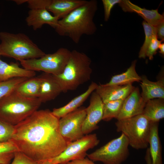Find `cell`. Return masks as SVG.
Instances as JSON below:
<instances>
[{
    "mask_svg": "<svg viewBox=\"0 0 164 164\" xmlns=\"http://www.w3.org/2000/svg\"><path fill=\"white\" fill-rule=\"evenodd\" d=\"M59 119L49 109L38 110L15 126L10 140L19 151L37 163L50 160L70 142L60 132Z\"/></svg>",
    "mask_w": 164,
    "mask_h": 164,
    "instance_id": "cell-1",
    "label": "cell"
},
{
    "mask_svg": "<svg viewBox=\"0 0 164 164\" xmlns=\"http://www.w3.org/2000/svg\"><path fill=\"white\" fill-rule=\"evenodd\" d=\"M97 9L95 0L87 1L64 17L59 19L55 29L60 36L69 37L75 43H79L83 35H91L97 28L93 19Z\"/></svg>",
    "mask_w": 164,
    "mask_h": 164,
    "instance_id": "cell-2",
    "label": "cell"
},
{
    "mask_svg": "<svg viewBox=\"0 0 164 164\" xmlns=\"http://www.w3.org/2000/svg\"><path fill=\"white\" fill-rule=\"evenodd\" d=\"M91 61L85 53L76 50L71 51L69 60L63 72L53 75L59 84L62 92L76 89L90 80L92 70Z\"/></svg>",
    "mask_w": 164,
    "mask_h": 164,
    "instance_id": "cell-3",
    "label": "cell"
},
{
    "mask_svg": "<svg viewBox=\"0 0 164 164\" xmlns=\"http://www.w3.org/2000/svg\"><path fill=\"white\" fill-rule=\"evenodd\" d=\"M42 103L38 98L27 97L15 90L0 100V119L16 125L38 110Z\"/></svg>",
    "mask_w": 164,
    "mask_h": 164,
    "instance_id": "cell-4",
    "label": "cell"
},
{
    "mask_svg": "<svg viewBox=\"0 0 164 164\" xmlns=\"http://www.w3.org/2000/svg\"><path fill=\"white\" fill-rule=\"evenodd\" d=\"M0 54L20 61L40 58L46 54L26 34L0 32Z\"/></svg>",
    "mask_w": 164,
    "mask_h": 164,
    "instance_id": "cell-5",
    "label": "cell"
},
{
    "mask_svg": "<svg viewBox=\"0 0 164 164\" xmlns=\"http://www.w3.org/2000/svg\"><path fill=\"white\" fill-rule=\"evenodd\" d=\"M116 131L127 138L129 145L138 150L148 148L151 122L143 114L117 120Z\"/></svg>",
    "mask_w": 164,
    "mask_h": 164,
    "instance_id": "cell-6",
    "label": "cell"
},
{
    "mask_svg": "<svg viewBox=\"0 0 164 164\" xmlns=\"http://www.w3.org/2000/svg\"><path fill=\"white\" fill-rule=\"evenodd\" d=\"M71 51L61 47L52 54H46L37 58L19 61L23 68L30 70L42 71L54 75L61 73L70 56Z\"/></svg>",
    "mask_w": 164,
    "mask_h": 164,
    "instance_id": "cell-7",
    "label": "cell"
},
{
    "mask_svg": "<svg viewBox=\"0 0 164 164\" xmlns=\"http://www.w3.org/2000/svg\"><path fill=\"white\" fill-rule=\"evenodd\" d=\"M129 146L127 138L121 133L119 137L87 155L94 162H100L104 164H121L129 156Z\"/></svg>",
    "mask_w": 164,
    "mask_h": 164,
    "instance_id": "cell-8",
    "label": "cell"
},
{
    "mask_svg": "<svg viewBox=\"0 0 164 164\" xmlns=\"http://www.w3.org/2000/svg\"><path fill=\"white\" fill-rule=\"evenodd\" d=\"M99 142L96 134L84 135L80 139L69 142L63 152L49 160L54 164H64L85 158L87 151L97 146Z\"/></svg>",
    "mask_w": 164,
    "mask_h": 164,
    "instance_id": "cell-9",
    "label": "cell"
},
{
    "mask_svg": "<svg viewBox=\"0 0 164 164\" xmlns=\"http://www.w3.org/2000/svg\"><path fill=\"white\" fill-rule=\"evenodd\" d=\"M86 108L80 107L60 118L59 127L60 132L68 142H71L84 135L82 126L86 116Z\"/></svg>",
    "mask_w": 164,
    "mask_h": 164,
    "instance_id": "cell-10",
    "label": "cell"
},
{
    "mask_svg": "<svg viewBox=\"0 0 164 164\" xmlns=\"http://www.w3.org/2000/svg\"><path fill=\"white\" fill-rule=\"evenodd\" d=\"M103 104L99 95L95 91H93L91 94L89 105L86 108V116L82 126L84 135L98 129L97 125L102 120Z\"/></svg>",
    "mask_w": 164,
    "mask_h": 164,
    "instance_id": "cell-11",
    "label": "cell"
},
{
    "mask_svg": "<svg viewBox=\"0 0 164 164\" xmlns=\"http://www.w3.org/2000/svg\"><path fill=\"white\" fill-rule=\"evenodd\" d=\"M146 103L142 99L138 87H135L124 100L117 120L142 114Z\"/></svg>",
    "mask_w": 164,
    "mask_h": 164,
    "instance_id": "cell-12",
    "label": "cell"
},
{
    "mask_svg": "<svg viewBox=\"0 0 164 164\" xmlns=\"http://www.w3.org/2000/svg\"><path fill=\"white\" fill-rule=\"evenodd\" d=\"M39 76L40 83L38 98L42 103L55 99L62 92L60 86L53 75L43 72Z\"/></svg>",
    "mask_w": 164,
    "mask_h": 164,
    "instance_id": "cell-13",
    "label": "cell"
},
{
    "mask_svg": "<svg viewBox=\"0 0 164 164\" xmlns=\"http://www.w3.org/2000/svg\"><path fill=\"white\" fill-rule=\"evenodd\" d=\"M132 84L125 85H98L95 91L101 98L103 103L125 99L134 89Z\"/></svg>",
    "mask_w": 164,
    "mask_h": 164,
    "instance_id": "cell-14",
    "label": "cell"
},
{
    "mask_svg": "<svg viewBox=\"0 0 164 164\" xmlns=\"http://www.w3.org/2000/svg\"><path fill=\"white\" fill-rule=\"evenodd\" d=\"M119 5L125 12H134L142 17L144 21L151 25L157 27L161 23L164 21V14H160L158 9L148 10L142 8L132 3L129 0H121Z\"/></svg>",
    "mask_w": 164,
    "mask_h": 164,
    "instance_id": "cell-15",
    "label": "cell"
},
{
    "mask_svg": "<svg viewBox=\"0 0 164 164\" xmlns=\"http://www.w3.org/2000/svg\"><path fill=\"white\" fill-rule=\"evenodd\" d=\"M59 20L46 9L43 8L30 9L26 20L27 25L32 27L34 30L41 28L45 24L49 25L55 29Z\"/></svg>",
    "mask_w": 164,
    "mask_h": 164,
    "instance_id": "cell-16",
    "label": "cell"
},
{
    "mask_svg": "<svg viewBox=\"0 0 164 164\" xmlns=\"http://www.w3.org/2000/svg\"><path fill=\"white\" fill-rule=\"evenodd\" d=\"M141 77L140 86L142 92L141 94L142 99L146 102L155 98L164 99V77L162 76L155 82L149 80L145 75Z\"/></svg>",
    "mask_w": 164,
    "mask_h": 164,
    "instance_id": "cell-17",
    "label": "cell"
},
{
    "mask_svg": "<svg viewBox=\"0 0 164 164\" xmlns=\"http://www.w3.org/2000/svg\"><path fill=\"white\" fill-rule=\"evenodd\" d=\"M85 0H51L46 9L59 20L84 4Z\"/></svg>",
    "mask_w": 164,
    "mask_h": 164,
    "instance_id": "cell-18",
    "label": "cell"
},
{
    "mask_svg": "<svg viewBox=\"0 0 164 164\" xmlns=\"http://www.w3.org/2000/svg\"><path fill=\"white\" fill-rule=\"evenodd\" d=\"M36 74L35 71L21 67L17 63L9 64L0 59V82L16 77L30 78Z\"/></svg>",
    "mask_w": 164,
    "mask_h": 164,
    "instance_id": "cell-19",
    "label": "cell"
},
{
    "mask_svg": "<svg viewBox=\"0 0 164 164\" xmlns=\"http://www.w3.org/2000/svg\"><path fill=\"white\" fill-rule=\"evenodd\" d=\"M98 85L92 82L87 90L84 93L72 99L65 105L54 108L52 111L53 114L59 119L80 107L91 94L95 91Z\"/></svg>",
    "mask_w": 164,
    "mask_h": 164,
    "instance_id": "cell-20",
    "label": "cell"
},
{
    "mask_svg": "<svg viewBox=\"0 0 164 164\" xmlns=\"http://www.w3.org/2000/svg\"><path fill=\"white\" fill-rule=\"evenodd\" d=\"M149 143L152 164H163L162 147L159 134V122H151Z\"/></svg>",
    "mask_w": 164,
    "mask_h": 164,
    "instance_id": "cell-21",
    "label": "cell"
},
{
    "mask_svg": "<svg viewBox=\"0 0 164 164\" xmlns=\"http://www.w3.org/2000/svg\"><path fill=\"white\" fill-rule=\"evenodd\" d=\"M142 114L150 122H159L164 118V99L155 98L148 101Z\"/></svg>",
    "mask_w": 164,
    "mask_h": 164,
    "instance_id": "cell-22",
    "label": "cell"
},
{
    "mask_svg": "<svg viewBox=\"0 0 164 164\" xmlns=\"http://www.w3.org/2000/svg\"><path fill=\"white\" fill-rule=\"evenodd\" d=\"M136 60L133 61L127 70L122 73L112 77L105 85H125L132 84L135 82L141 81V77L138 75L135 70Z\"/></svg>",
    "mask_w": 164,
    "mask_h": 164,
    "instance_id": "cell-23",
    "label": "cell"
},
{
    "mask_svg": "<svg viewBox=\"0 0 164 164\" xmlns=\"http://www.w3.org/2000/svg\"><path fill=\"white\" fill-rule=\"evenodd\" d=\"M40 83L39 76L29 78L20 84L15 91L25 96L38 98Z\"/></svg>",
    "mask_w": 164,
    "mask_h": 164,
    "instance_id": "cell-24",
    "label": "cell"
},
{
    "mask_svg": "<svg viewBox=\"0 0 164 164\" xmlns=\"http://www.w3.org/2000/svg\"><path fill=\"white\" fill-rule=\"evenodd\" d=\"M124 100L111 101L104 103L102 120L109 121L114 118L117 119Z\"/></svg>",
    "mask_w": 164,
    "mask_h": 164,
    "instance_id": "cell-25",
    "label": "cell"
},
{
    "mask_svg": "<svg viewBox=\"0 0 164 164\" xmlns=\"http://www.w3.org/2000/svg\"><path fill=\"white\" fill-rule=\"evenodd\" d=\"M18 151L16 147L11 140L0 142V164H10Z\"/></svg>",
    "mask_w": 164,
    "mask_h": 164,
    "instance_id": "cell-26",
    "label": "cell"
},
{
    "mask_svg": "<svg viewBox=\"0 0 164 164\" xmlns=\"http://www.w3.org/2000/svg\"><path fill=\"white\" fill-rule=\"evenodd\" d=\"M142 25L145 32V38L139 53L138 57L140 58L145 59L146 56L147 50L152 37L157 35V28L151 25L144 20L143 21Z\"/></svg>",
    "mask_w": 164,
    "mask_h": 164,
    "instance_id": "cell-27",
    "label": "cell"
},
{
    "mask_svg": "<svg viewBox=\"0 0 164 164\" xmlns=\"http://www.w3.org/2000/svg\"><path fill=\"white\" fill-rule=\"evenodd\" d=\"M29 78L16 77L6 81L0 82V100L15 90L22 83Z\"/></svg>",
    "mask_w": 164,
    "mask_h": 164,
    "instance_id": "cell-28",
    "label": "cell"
},
{
    "mask_svg": "<svg viewBox=\"0 0 164 164\" xmlns=\"http://www.w3.org/2000/svg\"><path fill=\"white\" fill-rule=\"evenodd\" d=\"M15 126L0 119V142H8L12 138Z\"/></svg>",
    "mask_w": 164,
    "mask_h": 164,
    "instance_id": "cell-29",
    "label": "cell"
},
{
    "mask_svg": "<svg viewBox=\"0 0 164 164\" xmlns=\"http://www.w3.org/2000/svg\"><path fill=\"white\" fill-rule=\"evenodd\" d=\"M162 41L158 40L157 35L152 37L146 53V56L148 57L150 60H152L153 59V56L156 53Z\"/></svg>",
    "mask_w": 164,
    "mask_h": 164,
    "instance_id": "cell-30",
    "label": "cell"
},
{
    "mask_svg": "<svg viewBox=\"0 0 164 164\" xmlns=\"http://www.w3.org/2000/svg\"><path fill=\"white\" fill-rule=\"evenodd\" d=\"M21 152L18 151L15 154L11 164H38Z\"/></svg>",
    "mask_w": 164,
    "mask_h": 164,
    "instance_id": "cell-31",
    "label": "cell"
},
{
    "mask_svg": "<svg viewBox=\"0 0 164 164\" xmlns=\"http://www.w3.org/2000/svg\"><path fill=\"white\" fill-rule=\"evenodd\" d=\"M121 0H102L104 10V20L107 21L110 17L111 11L114 6L119 3Z\"/></svg>",
    "mask_w": 164,
    "mask_h": 164,
    "instance_id": "cell-32",
    "label": "cell"
},
{
    "mask_svg": "<svg viewBox=\"0 0 164 164\" xmlns=\"http://www.w3.org/2000/svg\"><path fill=\"white\" fill-rule=\"evenodd\" d=\"M51 0H27L26 2L28 4L30 9H46L49 5Z\"/></svg>",
    "mask_w": 164,
    "mask_h": 164,
    "instance_id": "cell-33",
    "label": "cell"
},
{
    "mask_svg": "<svg viewBox=\"0 0 164 164\" xmlns=\"http://www.w3.org/2000/svg\"><path fill=\"white\" fill-rule=\"evenodd\" d=\"M64 164H96L88 158H84L70 161Z\"/></svg>",
    "mask_w": 164,
    "mask_h": 164,
    "instance_id": "cell-34",
    "label": "cell"
},
{
    "mask_svg": "<svg viewBox=\"0 0 164 164\" xmlns=\"http://www.w3.org/2000/svg\"><path fill=\"white\" fill-rule=\"evenodd\" d=\"M157 28V37L163 41L164 39V21L161 23Z\"/></svg>",
    "mask_w": 164,
    "mask_h": 164,
    "instance_id": "cell-35",
    "label": "cell"
},
{
    "mask_svg": "<svg viewBox=\"0 0 164 164\" xmlns=\"http://www.w3.org/2000/svg\"><path fill=\"white\" fill-rule=\"evenodd\" d=\"M145 159L147 164H152L151 158L149 148H147Z\"/></svg>",
    "mask_w": 164,
    "mask_h": 164,
    "instance_id": "cell-36",
    "label": "cell"
},
{
    "mask_svg": "<svg viewBox=\"0 0 164 164\" xmlns=\"http://www.w3.org/2000/svg\"><path fill=\"white\" fill-rule=\"evenodd\" d=\"M159 52L162 55H164V43H161L159 46Z\"/></svg>",
    "mask_w": 164,
    "mask_h": 164,
    "instance_id": "cell-37",
    "label": "cell"
},
{
    "mask_svg": "<svg viewBox=\"0 0 164 164\" xmlns=\"http://www.w3.org/2000/svg\"><path fill=\"white\" fill-rule=\"evenodd\" d=\"M13 1L18 5L21 4L26 2V0H14Z\"/></svg>",
    "mask_w": 164,
    "mask_h": 164,
    "instance_id": "cell-38",
    "label": "cell"
},
{
    "mask_svg": "<svg viewBox=\"0 0 164 164\" xmlns=\"http://www.w3.org/2000/svg\"><path fill=\"white\" fill-rule=\"evenodd\" d=\"M38 164H54L51 162L50 160H46Z\"/></svg>",
    "mask_w": 164,
    "mask_h": 164,
    "instance_id": "cell-39",
    "label": "cell"
},
{
    "mask_svg": "<svg viewBox=\"0 0 164 164\" xmlns=\"http://www.w3.org/2000/svg\"><path fill=\"white\" fill-rule=\"evenodd\" d=\"M0 56H1V55H0Z\"/></svg>",
    "mask_w": 164,
    "mask_h": 164,
    "instance_id": "cell-40",
    "label": "cell"
},
{
    "mask_svg": "<svg viewBox=\"0 0 164 164\" xmlns=\"http://www.w3.org/2000/svg\"></svg>",
    "mask_w": 164,
    "mask_h": 164,
    "instance_id": "cell-41",
    "label": "cell"
}]
</instances>
